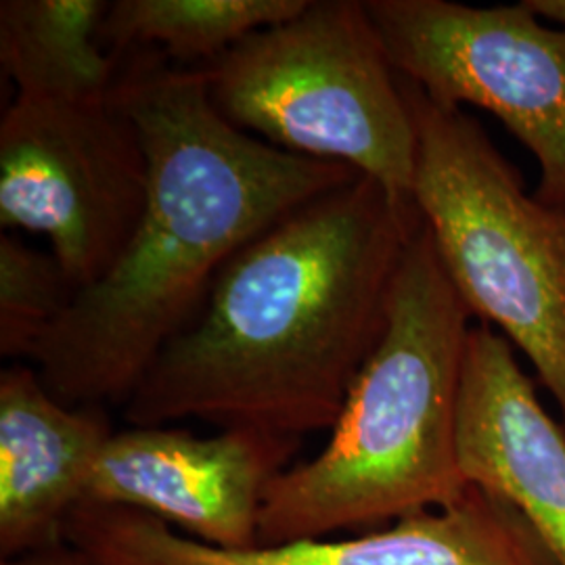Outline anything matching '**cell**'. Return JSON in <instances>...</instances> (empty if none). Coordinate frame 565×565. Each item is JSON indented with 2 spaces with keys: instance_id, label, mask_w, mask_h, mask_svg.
I'll return each instance as SVG.
<instances>
[{
  "instance_id": "cell-4",
  "label": "cell",
  "mask_w": 565,
  "mask_h": 565,
  "mask_svg": "<svg viewBox=\"0 0 565 565\" xmlns=\"http://www.w3.org/2000/svg\"><path fill=\"white\" fill-rule=\"evenodd\" d=\"M401 86L417 132L413 203L446 275L471 317L532 363L565 429V210L525 193L473 116Z\"/></svg>"
},
{
  "instance_id": "cell-3",
  "label": "cell",
  "mask_w": 565,
  "mask_h": 565,
  "mask_svg": "<svg viewBox=\"0 0 565 565\" xmlns=\"http://www.w3.org/2000/svg\"><path fill=\"white\" fill-rule=\"evenodd\" d=\"M471 327L422 218L392 285L384 338L323 450L268 486L258 546L390 525L463 497L457 408Z\"/></svg>"
},
{
  "instance_id": "cell-14",
  "label": "cell",
  "mask_w": 565,
  "mask_h": 565,
  "mask_svg": "<svg viewBox=\"0 0 565 565\" xmlns=\"http://www.w3.org/2000/svg\"><path fill=\"white\" fill-rule=\"evenodd\" d=\"M76 287L53 254L15 235L0 237V354L25 359L42 333L60 319Z\"/></svg>"
},
{
  "instance_id": "cell-16",
  "label": "cell",
  "mask_w": 565,
  "mask_h": 565,
  "mask_svg": "<svg viewBox=\"0 0 565 565\" xmlns=\"http://www.w3.org/2000/svg\"><path fill=\"white\" fill-rule=\"evenodd\" d=\"M524 4L539 20L565 30V0H525Z\"/></svg>"
},
{
  "instance_id": "cell-11",
  "label": "cell",
  "mask_w": 565,
  "mask_h": 565,
  "mask_svg": "<svg viewBox=\"0 0 565 565\" xmlns=\"http://www.w3.org/2000/svg\"><path fill=\"white\" fill-rule=\"evenodd\" d=\"M116 434L105 406H67L32 364L0 373V555L65 543L103 446Z\"/></svg>"
},
{
  "instance_id": "cell-9",
  "label": "cell",
  "mask_w": 565,
  "mask_h": 565,
  "mask_svg": "<svg viewBox=\"0 0 565 565\" xmlns=\"http://www.w3.org/2000/svg\"><path fill=\"white\" fill-rule=\"evenodd\" d=\"M298 445L254 429L202 438L128 425L103 446L84 503L139 509L224 551L256 548L264 494L294 465Z\"/></svg>"
},
{
  "instance_id": "cell-13",
  "label": "cell",
  "mask_w": 565,
  "mask_h": 565,
  "mask_svg": "<svg viewBox=\"0 0 565 565\" xmlns=\"http://www.w3.org/2000/svg\"><path fill=\"white\" fill-rule=\"evenodd\" d=\"M310 0H116L103 46L120 57L151 49L182 67H205L249 34L302 13Z\"/></svg>"
},
{
  "instance_id": "cell-5",
  "label": "cell",
  "mask_w": 565,
  "mask_h": 565,
  "mask_svg": "<svg viewBox=\"0 0 565 565\" xmlns=\"http://www.w3.org/2000/svg\"><path fill=\"white\" fill-rule=\"evenodd\" d=\"M202 70L210 99L243 132L350 166L413 202L415 121L366 2L310 0Z\"/></svg>"
},
{
  "instance_id": "cell-10",
  "label": "cell",
  "mask_w": 565,
  "mask_h": 565,
  "mask_svg": "<svg viewBox=\"0 0 565 565\" xmlns=\"http://www.w3.org/2000/svg\"><path fill=\"white\" fill-rule=\"evenodd\" d=\"M465 482L522 511L555 565H565V429L539 401L513 345L473 324L457 408Z\"/></svg>"
},
{
  "instance_id": "cell-12",
  "label": "cell",
  "mask_w": 565,
  "mask_h": 565,
  "mask_svg": "<svg viewBox=\"0 0 565 565\" xmlns=\"http://www.w3.org/2000/svg\"><path fill=\"white\" fill-rule=\"evenodd\" d=\"M105 0H2L0 63L21 97L107 99L120 57L102 42Z\"/></svg>"
},
{
  "instance_id": "cell-6",
  "label": "cell",
  "mask_w": 565,
  "mask_h": 565,
  "mask_svg": "<svg viewBox=\"0 0 565 565\" xmlns=\"http://www.w3.org/2000/svg\"><path fill=\"white\" fill-rule=\"evenodd\" d=\"M149 163L114 95L99 102L21 97L0 121V224L46 235L76 287L118 260L141 221Z\"/></svg>"
},
{
  "instance_id": "cell-2",
  "label": "cell",
  "mask_w": 565,
  "mask_h": 565,
  "mask_svg": "<svg viewBox=\"0 0 565 565\" xmlns=\"http://www.w3.org/2000/svg\"><path fill=\"white\" fill-rule=\"evenodd\" d=\"M419 224L415 203L364 174L273 224L147 369L126 424L200 419L296 440L331 429L384 338Z\"/></svg>"
},
{
  "instance_id": "cell-7",
  "label": "cell",
  "mask_w": 565,
  "mask_h": 565,
  "mask_svg": "<svg viewBox=\"0 0 565 565\" xmlns=\"http://www.w3.org/2000/svg\"><path fill=\"white\" fill-rule=\"evenodd\" d=\"M394 72L446 109L480 107L534 156V198L565 210V30L524 2L366 0Z\"/></svg>"
},
{
  "instance_id": "cell-8",
  "label": "cell",
  "mask_w": 565,
  "mask_h": 565,
  "mask_svg": "<svg viewBox=\"0 0 565 565\" xmlns=\"http://www.w3.org/2000/svg\"><path fill=\"white\" fill-rule=\"evenodd\" d=\"M63 539L95 565H555L522 511L478 486L452 505L340 541L224 551L151 513L95 503L72 511Z\"/></svg>"
},
{
  "instance_id": "cell-15",
  "label": "cell",
  "mask_w": 565,
  "mask_h": 565,
  "mask_svg": "<svg viewBox=\"0 0 565 565\" xmlns=\"http://www.w3.org/2000/svg\"><path fill=\"white\" fill-rule=\"evenodd\" d=\"M0 565H95L81 551L72 548L67 543L53 548L36 551L30 555H21L15 559H2Z\"/></svg>"
},
{
  "instance_id": "cell-1",
  "label": "cell",
  "mask_w": 565,
  "mask_h": 565,
  "mask_svg": "<svg viewBox=\"0 0 565 565\" xmlns=\"http://www.w3.org/2000/svg\"><path fill=\"white\" fill-rule=\"evenodd\" d=\"M111 95L139 130L149 191L118 260L25 356L67 406H124L245 245L361 174L243 132L210 99L202 67L151 49L120 55Z\"/></svg>"
}]
</instances>
